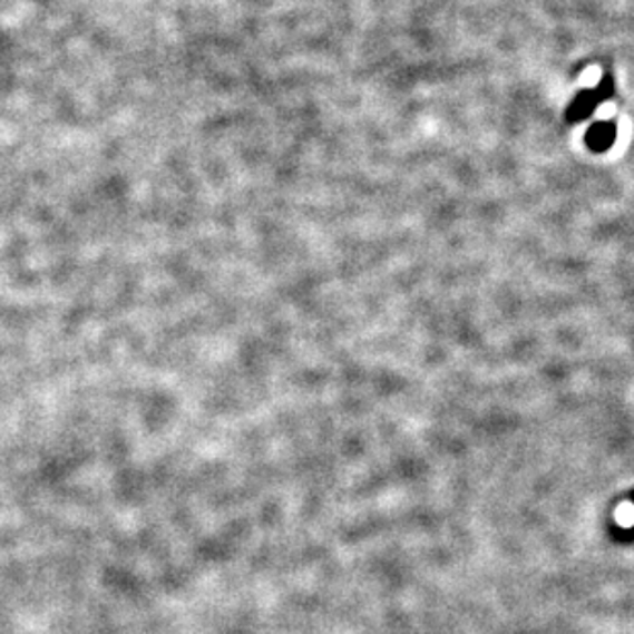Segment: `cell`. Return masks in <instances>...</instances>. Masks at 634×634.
<instances>
[{"label": "cell", "instance_id": "6da1fadb", "mask_svg": "<svg viewBox=\"0 0 634 634\" xmlns=\"http://www.w3.org/2000/svg\"><path fill=\"white\" fill-rule=\"evenodd\" d=\"M612 95H614V80H612V77L602 78L596 89H585V91L579 92L575 97V101L567 107L565 121L570 124V126L582 124L587 117L594 116L597 107L606 104Z\"/></svg>", "mask_w": 634, "mask_h": 634}, {"label": "cell", "instance_id": "7a4b0ae2", "mask_svg": "<svg viewBox=\"0 0 634 634\" xmlns=\"http://www.w3.org/2000/svg\"><path fill=\"white\" fill-rule=\"evenodd\" d=\"M616 136H618V130L614 121H597L585 134V144L592 153L604 155L612 148V144L616 143Z\"/></svg>", "mask_w": 634, "mask_h": 634}]
</instances>
